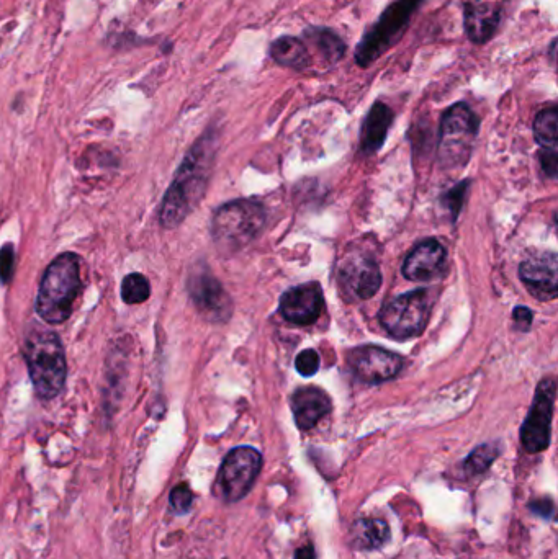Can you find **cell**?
Listing matches in <instances>:
<instances>
[{
	"instance_id": "cell-1",
	"label": "cell",
	"mask_w": 558,
	"mask_h": 559,
	"mask_svg": "<svg viewBox=\"0 0 558 559\" xmlns=\"http://www.w3.org/2000/svg\"><path fill=\"white\" fill-rule=\"evenodd\" d=\"M213 157H215V136L208 133L190 149L169 192L164 197V203L159 211L162 226L176 228L177 224L182 223L189 216L197 203H200L203 193L207 190Z\"/></svg>"
},
{
	"instance_id": "cell-2",
	"label": "cell",
	"mask_w": 558,
	"mask_h": 559,
	"mask_svg": "<svg viewBox=\"0 0 558 559\" xmlns=\"http://www.w3.org/2000/svg\"><path fill=\"white\" fill-rule=\"evenodd\" d=\"M423 4L424 0H393L392 4L383 10L377 22L365 30L362 40L357 43L354 53L357 66L370 68L383 54H387L393 46L398 45Z\"/></svg>"
},
{
	"instance_id": "cell-3",
	"label": "cell",
	"mask_w": 558,
	"mask_h": 559,
	"mask_svg": "<svg viewBox=\"0 0 558 559\" xmlns=\"http://www.w3.org/2000/svg\"><path fill=\"white\" fill-rule=\"evenodd\" d=\"M81 290L79 259L74 254L59 255L41 280L36 309L51 324H61L71 316L72 305Z\"/></svg>"
},
{
	"instance_id": "cell-4",
	"label": "cell",
	"mask_w": 558,
	"mask_h": 559,
	"mask_svg": "<svg viewBox=\"0 0 558 559\" xmlns=\"http://www.w3.org/2000/svg\"><path fill=\"white\" fill-rule=\"evenodd\" d=\"M25 357L38 396L56 398L66 381V358L59 337L36 327L25 340Z\"/></svg>"
},
{
	"instance_id": "cell-5",
	"label": "cell",
	"mask_w": 558,
	"mask_h": 559,
	"mask_svg": "<svg viewBox=\"0 0 558 559\" xmlns=\"http://www.w3.org/2000/svg\"><path fill=\"white\" fill-rule=\"evenodd\" d=\"M266 224V211L261 203L236 200L226 203L213 218V241L221 252H233L248 246Z\"/></svg>"
},
{
	"instance_id": "cell-6",
	"label": "cell",
	"mask_w": 558,
	"mask_h": 559,
	"mask_svg": "<svg viewBox=\"0 0 558 559\" xmlns=\"http://www.w3.org/2000/svg\"><path fill=\"white\" fill-rule=\"evenodd\" d=\"M478 130L480 120L467 103H455L446 110L441 118L437 148L439 162L444 169H459L467 164L472 156Z\"/></svg>"
},
{
	"instance_id": "cell-7",
	"label": "cell",
	"mask_w": 558,
	"mask_h": 559,
	"mask_svg": "<svg viewBox=\"0 0 558 559\" xmlns=\"http://www.w3.org/2000/svg\"><path fill=\"white\" fill-rule=\"evenodd\" d=\"M429 311L428 291H411L383 306L380 322L395 339H410L426 329Z\"/></svg>"
},
{
	"instance_id": "cell-8",
	"label": "cell",
	"mask_w": 558,
	"mask_h": 559,
	"mask_svg": "<svg viewBox=\"0 0 558 559\" xmlns=\"http://www.w3.org/2000/svg\"><path fill=\"white\" fill-rule=\"evenodd\" d=\"M262 457L256 448L238 447L226 455L216 478V491L226 502L248 496L261 471Z\"/></svg>"
},
{
	"instance_id": "cell-9",
	"label": "cell",
	"mask_w": 558,
	"mask_h": 559,
	"mask_svg": "<svg viewBox=\"0 0 558 559\" xmlns=\"http://www.w3.org/2000/svg\"><path fill=\"white\" fill-rule=\"evenodd\" d=\"M555 381H540L531 411L521 429V442L529 453L544 452L550 443V425L554 416Z\"/></svg>"
},
{
	"instance_id": "cell-10",
	"label": "cell",
	"mask_w": 558,
	"mask_h": 559,
	"mask_svg": "<svg viewBox=\"0 0 558 559\" xmlns=\"http://www.w3.org/2000/svg\"><path fill=\"white\" fill-rule=\"evenodd\" d=\"M189 293L200 314L208 321L225 322L233 313V303L225 288L203 267L190 275Z\"/></svg>"
},
{
	"instance_id": "cell-11",
	"label": "cell",
	"mask_w": 558,
	"mask_h": 559,
	"mask_svg": "<svg viewBox=\"0 0 558 559\" xmlns=\"http://www.w3.org/2000/svg\"><path fill=\"white\" fill-rule=\"evenodd\" d=\"M519 277L539 301H552L558 295V259L554 252L527 257L519 267Z\"/></svg>"
},
{
	"instance_id": "cell-12",
	"label": "cell",
	"mask_w": 558,
	"mask_h": 559,
	"mask_svg": "<svg viewBox=\"0 0 558 559\" xmlns=\"http://www.w3.org/2000/svg\"><path fill=\"white\" fill-rule=\"evenodd\" d=\"M504 17V0H465L464 32L473 45L495 38Z\"/></svg>"
},
{
	"instance_id": "cell-13",
	"label": "cell",
	"mask_w": 558,
	"mask_h": 559,
	"mask_svg": "<svg viewBox=\"0 0 558 559\" xmlns=\"http://www.w3.org/2000/svg\"><path fill=\"white\" fill-rule=\"evenodd\" d=\"M349 363L360 380L367 383H382L392 380L403 367V358L390 350L380 349L374 345H365L352 350Z\"/></svg>"
},
{
	"instance_id": "cell-14",
	"label": "cell",
	"mask_w": 558,
	"mask_h": 559,
	"mask_svg": "<svg viewBox=\"0 0 558 559\" xmlns=\"http://www.w3.org/2000/svg\"><path fill=\"white\" fill-rule=\"evenodd\" d=\"M339 280L352 300H370L380 290L382 273L374 259L360 254L349 257L342 265Z\"/></svg>"
},
{
	"instance_id": "cell-15",
	"label": "cell",
	"mask_w": 558,
	"mask_h": 559,
	"mask_svg": "<svg viewBox=\"0 0 558 559\" xmlns=\"http://www.w3.org/2000/svg\"><path fill=\"white\" fill-rule=\"evenodd\" d=\"M323 311V291L318 283H305L290 288L280 298V313L288 322L308 326L320 318Z\"/></svg>"
},
{
	"instance_id": "cell-16",
	"label": "cell",
	"mask_w": 558,
	"mask_h": 559,
	"mask_svg": "<svg viewBox=\"0 0 558 559\" xmlns=\"http://www.w3.org/2000/svg\"><path fill=\"white\" fill-rule=\"evenodd\" d=\"M446 249L434 239L414 247L403 264V275L413 282H429L441 275L446 267Z\"/></svg>"
},
{
	"instance_id": "cell-17",
	"label": "cell",
	"mask_w": 558,
	"mask_h": 559,
	"mask_svg": "<svg viewBox=\"0 0 558 559\" xmlns=\"http://www.w3.org/2000/svg\"><path fill=\"white\" fill-rule=\"evenodd\" d=\"M293 416L298 429L310 430L331 411V401L318 388H302L293 394Z\"/></svg>"
},
{
	"instance_id": "cell-18",
	"label": "cell",
	"mask_w": 558,
	"mask_h": 559,
	"mask_svg": "<svg viewBox=\"0 0 558 559\" xmlns=\"http://www.w3.org/2000/svg\"><path fill=\"white\" fill-rule=\"evenodd\" d=\"M393 118L395 115L387 103L375 102L372 105L362 123V131H360V151L362 153L374 154L382 148L387 139L388 130L392 126Z\"/></svg>"
},
{
	"instance_id": "cell-19",
	"label": "cell",
	"mask_w": 558,
	"mask_h": 559,
	"mask_svg": "<svg viewBox=\"0 0 558 559\" xmlns=\"http://www.w3.org/2000/svg\"><path fill=\"white\" fill-rule=\"evenodd\" d=\"M269 56L275 63L293 71H305L310 68L311 56L308 46L297 36H279L269 46Z\"/></svg>"
},
{
	"instance_id": "cell-20",
	"label": "cell",
	"mask_w": 558,
	"mask_h": 559,
	"mask_svg": "<svg viewBox=\"0 0 558 559\" xmlns=\"http://www.w3.org/2000/svg\"><path fill=\"white\" fill-rule=\"evenodd\" d=\"M349 540L356 550H378L390 540V527L382 519H359L351 527Z\"/></svg>"
},
{
	"instance_id": "cell-21",
	"label": "cell",
	"mask_w": 558,
	"mask_h": 559,
	"mask_svg": "<svg viewBox=\"0 0 558 559\" xmlns=\"http://www.w3.org/2000/svg\"><path fill=\"white\" fill-rule=\"evenodd\" d=\"M303 36L315 45L316 50L320 51L324 61L328 64H338L346 56V41L342 40L341 36L331 28L311 25L303 32Z\"/></svg>"
},
{
	"instance_id": "cell-22",
	"label": "cell",
	"mask_w": 558,
	"mask_h": 559,
	"mask_svg": "<svg viewBox=\"0 0 558 559\" xmlns=\"http://www.w3.org/2000/svg\"><path fill=\"white\" fill-rule=\"evenodd\" d=\"M534 136L542 149H557L558 108L555 105L537 113L534 120Z\"/></svg>"
},
{
	"instance_id": "cell-23",
	"label": "cell",
	"mask_w": 558,
	"mask_h": 559,
	"mask_svg": "<svg viewBox=\"0 0 558 559\" xmlns=\"http://www.w3.org/2000/svg\"><path fill=\"white\" fill-rule=\"evenodd\" d=\"M498 457H500V447L496 443H485L482 447L475 448L470 453V457L465 460V473L468 476L482 475Z\"/></svg>"
},
{
	"instance_id": "cell-24",
	"label": "cell",
	"mask_w": 558,
	"mask_h": 559,
	"mask_svg": "<svg viewBox=\"0 0 558 559\" xmlns=\"http://www.w3.org/2000/svg\"><path fill=\"white\" fill-rule=\"evenodd\" d=\"M151 287L148 278L141 273L126 275L122 283V298L128 305H140L148 300Z\"/></svg>"
},
{
	"instance_id": "cell-25",
	"label": "cell",
	"mask_w": 558,
	"mask_h": 559,
	"mask_svg": "<svg viewBox=\"0 0 558 559\" xmlns=\"http://www.w3.org/2000/svg\"><path fill=\"white\" fill-rule=\"evenodd\" d=\"M295 368L302 376H313L320 368V355L316 354L313 349H306L297 355L295 360Z\"/></svg>"
},
{
	"instance_id": "cell-26",
	"label": "cell",
	"mask_w": 558,
	"mask_h": 559,
	"mask_svg": "<svg viewBox=\"0 0 558 559\" xmlns=\"http://www.w3.org/2000/svg\"><path fill=\"white\" fill-rule=\"evenodd\" d=\"M171 507L177 514H185L187 510L192 507V502H194V494L190 491L187 484H179L177 488L172 489L171 492Z\"/></svg>"
},
{
	"instance_id": "cell-27",
	"label": "cell",
	"mask_w": 558,
	"mask_h": 559,
	"mask_svg": "<svg viewBox=\"0 0 558 559\" xmlns=\"http://www.w3.org/2000/svg\"><path fill=\"white\" fill-rule=\"evenodd\" d=\"M15 252L12 244L0 249V282L9 283L10 278L14 275Z\"/></svg>"
},
{
	"instance_id": "cell-28",
	"label": "cell",
	"mask_w": 558,
	"mask_h": 559,
	"mask_svg": "<svg viewBox=\"0 0 558 559\" xmlns=\"http://www.w3.org/2000/svg\"><path fill=\"white\" fill-rule=\"evenodd\" d=\"M468 182H462L457 185L454 190H450L449 195L446 197V205L449 206V211L454 218L459 215L460 208L464 205L465 192H467Z\"/></svg>"
},
{
	"instance_id": "cell-29",
	"label": "cell",
	"mask_w": 558,
	"mask_h": 559,
	"mask_svg": "<svg viewBox=\"0 0 558 559\" xmlns=\"http://www.w3.org/2000/svg\"><path fill=\"white\" fill-rule=\"evenodd\" d=\"M540 162H542V169L549 177H555L558 169V154L557 149H542L540 153Z\"/></svg>"
},
{
	"instance_id": "cell-30",
	"label": "cell",
	"mask_w": 558,
	"mask_h": 559,
	"mask_svg": "<svg viewBox=\"0 0 558 559\" xmlns=\"http://www.w3.org/2000/svg\"><path fill=\"white\" fill-rule=\"evenodd\" d=\"M514 324L518 327L519 331L527 332L532 326V316L531 309L524 308V306H518L514 309L513 313Z\"/></svg>"
},
{
	"instance_id": "cell-31",
	"label": "cell",
	"mask_w": 558,
	"mask_h": 559,
	"mask_svg": "<svg viewBox=\"0 0 558 559\" xmlns=\"http://www.w3.org/2000/svg\"><path fill=\"white\" fill-rule=\"evenodd\" d=\"M531 510L544 519H550L554 515V502L549 497H540L531 502Z\"/></svg>"
},
{
	"instance_id": "cell-32",
	"label": "cell",
	"mask_w": 558,
	"mask_h": 559,
	"mask_svg": "<svg viewBox=\"0 0 558 559\" xmlns=\"http://www.w3.org/2000/svg\"><path fill=\"white\" fill-rule=\"evenodd\" d=\"M295 559H316L313 546H303L300 550L295 551Z\"/></svg>"
}]
</instances>
